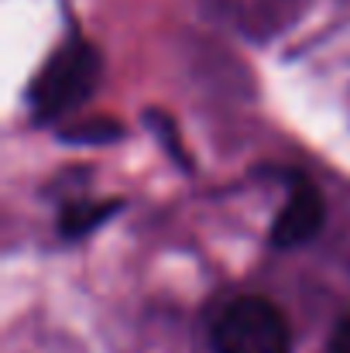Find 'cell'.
I'll use <instances>...</instances> for the list:
<instances>
[{
	"mask_svg": "<svg viewBox=\"0 0 350 353\" xmlns=\"http://www.w3.org/2000/svg\"><path fill=\"white\" fill-rule=\"evenodd\" d=\"M104 62L100 52L86 41H69L66 48H59L45 69L38 72L35 86H31V110L38 120H52L69 114L72 107H79L83 100L93 97L97 83H100Z\"/></svg>",
	"mask_w": 350,
	"mask_h": 353,
	"instance_id": "cell-1",
	"label": "cell"
},
{
	"mask_svg": "<svg viewBox=\"0 0 350 353\" xmlns=\"http://www.w3.org/2000/svg\"><path fill=\"white\" fill-rule=\"evenodd\" d=\"M217 353H292L285 316L268 299H237L213 323Z\"/></svg>",
	"mask_w": 350,
	"mask_h": 353,
	"instance_id": "cell-2",
	"label": "cell"
},
{
	"mask_svg": "<svg viewBox=\"0 0 350 353\" xmlns=\"http://www.w3.org/2000/svg\"><path fill=\"white\" fill-rule=\"evenodd\" d=\"M323 220H327V203H323L320 189L306 179H295L292 192H289V203L282 206V213L271 227V243L282 247V250L302 247L323 230Z\"/></svg>",
	"mask_w": 350,
	"mask_h": 353,
	"instance_id": "cell-3",
	"label": "cell"
},
{
	"mask_svg": "<svg viewBox=\"0 0 350 353\" xmlns=\"http://www.w3.org/2000/svg\"><path fill=\"white\" fill-rule=\"evenodd\" d=\"M114 210H117V203H72L62 213V234L66 236L86 234L97 223H104L107 216H114Z\"/></svg>",
	"mask_w": 350,
	"mask_h": 353,
	"instance_id": "cell-4",
	"label": "cell"
},
{
	"mask_svg": "<svg viewBox=\"0 0 350 353\" xmlns=\"http://www.w3.org/2000/svg\"><path fill=\"white\" fill-rule=\"evenodd\" d=\"M117 134H120V123H110V120H90V123L72 127V134H66V141H76V144H100V141H114Z\"/></svg>",
	"mask_w": 350,
	"mask_h": 353,
	"instance_id": "cell-5",
	"label": "cell"
},
{
	"mask_svg": "<svg viewBox=\"0 0 350 353\" xmlns=\"http://www.w3.org/2000/svg\"><path fill=\"white\" fill-rule=\"evenodd\" d=\"M330 353H350V319H344L333 336H330Z\"/></svg>",
	"mask_w": 350,
	"mask_h": 353,
	"instance_id": "cell-6",
	"label": "cell"
}]
</instances>
